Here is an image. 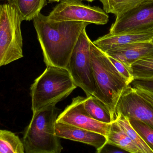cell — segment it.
I'll use <instances>...</instances> for the list:
<instances>
[{
    "instance_id": "cell-7",
    "label": "cell",
    "mask_w": 153,
    "mask_h": 153,
    "mask_svg": "<svg viewBox=\"0 0 153 153\" xmlns=\"http://www.w3.org/2000/svg\"><path fill=\"white\" fill-rule=\"evenodd\" d=\"M47 17L56 21H73L97 25L107 24L109 18L100 7L86 5L80 0H62Z\"/></svg>"
},
{
    "instance_id": "cell-18",
    "label": "cell",
    "mask_w": 153,
    "mask_h": 153,
    "mask_svg": "<svg viewBox=\"0 0 153 153\" xmlns=\"http://www.w3.org/2000/svg\"><path fill=\"white\" fill-rule=\"evenodd\" d=\"M22 141L10 131L0 129V153H24Z\"/></svg>"
},
{
    "instance_id": "cell-9",
    "label": "cell",
    "mask_w": 153,
    "mask_h": 153,
    "mask_svg": "<svg viewBox=\"0 0 153 153\" xmlns=\"http://www.w3.org/2000/svg\"><path fill=\"white\" fill-rule=\"evenodd\" d=\"M119 114L143 122L153 128V107L130 84L123 91L117 103L115 116Z\"/></svg>"
},
{
    "instance_id": "cell-5",
    "label": "cell",
    "mask_w": 153,
    "mask_h": 153,
    "mask_svg": "<svg viewBox=\"0 0 153 153\" xmlns=\"http://www.w3.org/2000/svg\"><path fill=\"white\" fill-rule=\"evenodd\" d=\"M22 22L14 7L0 4V67L23 57Z\"/></svg>"
},
{
    "instance_id": "cell-19",
    "label": "cell",
    "mask_w": 153,
    "mask_h": 153,
    "mask_svg": "<svg viewBox=\"0 0 153 153\" xmlns=\"http://www.w3.org/2000/svg\"><path fill=\"white\" fill-rule=\"evenodd\" d=\"M150 0H100L106 13L116 16L122 14Z\"/></svg>"
},
{
    "instance_id": "cell-3",
    "label": "cell",
    "mask_w": 153,
    "mask_h": 153,
    "mask_svg": "<svg viewBox=\"0 0 153 153\" xmlns=\"http://www.w3.org/2000/svg\"><path fill=\"white\" fill-rule=\"evenodd\" d=\"M77 87L66 68L47 66L30 87L33 113L56 105Z\"/></svg>"
},
{
    "instance_id": "cell-17",
    "label": "cell",
    "mask_w": 153,
    "mask_h": 153,
    "mask_svg": "<svg viewBox=\"0 0 153 153\" xmlns=\"http://www.w3.org/2000/svg\"><path fill=\"white\" fill-rule=\"evenodd\" d=\"M115 120L140 150L141 153H153V151L132 126L127 117L121 114L115 116Z\"/></svg>"
},
{
    "instance_id": "cell-23",
    "label": "cell",
    "mask_w": 153,
    "mask_h": 153,
    "mask_svg": "<svg viewBox=\"0 0 153 153\" xmlns=\"http://www.w3.org/2000/svg\"><path fill=\"white\" fill-rule=\"evenodd\" d=\"M130 84L132 87H141L153 91V76L144 79H134Z\"/></svg>"
},
{
    "instance_id": "cell-27",
    "label": "cell",
    "mask_w": 153,
    "mask_h": 153,
    "mask_svg": "<svg viewBox=\"0 0 153 153\" xmlns=\"http://www.w3.org/2000/svg\"><path fill=\"white\" fill-rule=\"evenodd\" d=\"M152 41V43H153V38L152 39V41Z\"/></svg>"
},
{
    "instance_id": "cell-14",
    "label": "cell",
    "mask_w": 153,
    "mask_h": 153,
    "mask_svg": "<svg viewBox=\"0 0 153 153\" xmlns=\"http://www.w3.org/2000/svg\"><path fill=\"white\" fill-rule=\"evenodd\" d=\"M107 139L108 144L117 147L128 152L141 153L137 146L115 119L111 124Z\"/></svg>"
},
{
    "instance_id": "cell-26",
    "label": "cell",
    "mask_w": 153,
    "mask_h": 153,
    "mask_svg": "<svg viewBox=\"0 0 153 153\" xmlns=\"http://www.w3.org/2000/svg\"><path fill=\"white\" fill-rule=\"evenodd\" d=\"M85 1H88L92 2L93 1H94V0H85Z\"/></svg>"
},
{
    "instance_id": "cell-15",
    "label": "cell",
    "mask_w": 153,
    "mask_h": 153,
    "mask_svg": "<svg viewBox=\"0 0 153 153\" xmlns=\"http://www.w3.org/2000/svg\"><path fill=\"white\" fill-rule=\"evenodd\" d=\"M83 104L88 115L97 121L111 124L115 119L107 105L93 95L85 98Z\"/></svg>"
},
{
    "instance_id": "cell-10",
    "label": "cell",
    "mask_w": 153,
    "mask_h": 153,
    "mask_svg": "<svg viewBox=\"0 0 153 153\" xmlns=\"http://www.w3.org/2000/svg\"><path fill=\"white\" fill-rule=\"evenodd\" d=\"M84 99L81 96L74 98L71 104L58 116L56 122L70 124L107 137L111 124L102 123L90 116L84 108Z\"/></svg>"
},
{
    "instance_id": "cell-8",
    "label": "cell",
    "mask_w": 153,
    "mask_h": 153,
    "mask_svg": "<svg viewBox=\"0 0 153 153\" xmlns=\"http://www.w3.org/2000/svg\"><path fill=\"white\" fill-rule=\"evenodd\" d=\"M153 31V0L116 16L108 34L143 33Z\"/></svg>"
},
{
    "instance_id": "cell-1",
    "label": "cell",
    "mask_w": 153,
    "mask_h": 153,
    "mask_svg": "<svg viewBox=\"0 0 153 153\" xmlns=\"http://www.w3.org/2000/svg\"><path fill=\"white\" fill-rule=\"evenodd\" d=\"M33 22L45 64L64 68L67 66L81 31L90 24L52 20L41 13Z\"/></svg>"
},
{
    "instance_id": "cell-4",
    "label": "cell",
    "mask_w": 153,
    "mask_h": 153,
    "mask_svg": "<svg viewBox=\"0 0 153 153\" xmlns=\"http://www.w3.org/2000/svg\"><path fill=\"white\" fill-rule=\"evenodd\" d=\"M59 110L56 105L33 113L23 133L22 142L26 153H60L63 148L56 136L55 124Z\"/></svg>"
},
{
    "instance_id": "cell-20",
    "label": "cell",
    "mask_w": 153,
    "mask_h": 153,
    "mask_svg": "<svg viewBox=\"0 0 153 153\" xmlns=\"http://www.w3.org/2000/svg\"><path fill=\"white\" fill-rule=\"evenodd\" d=\"M134 79L153 76V55L141 57L131 66Z\"/></svg>"
},
{
    "instance_id": "cell-21",
    "label": "cell",
    "mask_w": 153,
    "mask_h": 153,
    "mask_svg": "<svg viewBox=\"0 0 153 153\" xmlns=\"http://www.w3.org/2000/svg\"><path fill=\"white\" fill-rule=\"evenodd\" d=\"M128 119L133 128L153 151V128L143 122L135 119Z\"/></svg>"
},
{
    "instance_id": "cell-2",
    "label": "cell",
    "mask_w": 153,
    "mask_h": 153,
    "mask_svg": "<svg viewBox=\"0 0 153 153\" xmlns=\"http://www.w3.org/2000/svg\"><path fill=\"white\" fill-rule=\"evenodd\" d=\"M91 55L95 86L93 96L107 105L115 119L117 103L130 84L119 72L106 53L91 40Z\"/></svg>"
},
{
    "instance_id": "cell-13",
    "label": "cell",
    "mask_w": 153,
    "mask_h": 153,
    "mask_svg": "<svg viewBox=\"0 0 153 153\" xmlns=\"http://www.w3.org/2000/svg\"><path fill=\"white\" fill-rule=\"evenodd\" d=\"M153 31L143 33H126L118 35H107L93 41L103 52L134 42L152 41Z\"/></svg>"
},
{
    "instance_id": "cell-12",
    "label": "cell",
    "mask_w": 153,
    "mask_h": 153,
    "mask_svg": "<svg viewBox=\"0 0 153 153\" xmlns=\"http://www.w3.org/2000/svg\"><path fill=\"white\" fill-rule=\"evenodd\" d=\"M105 53L131 67L132 65L139 58L153 55V43L151 41L134 42Z\"/></svg>"
},
{
    "instance_id": "cell-6",
    "label": "cell",
    "mask_w": 153,
    "mask_h": 153,
    "mask_svg": "<svg viewBox=\"0 0 153 153\" xmlns=\"http://www.w3.org/2000/svg\"><path fill=\"white\" fill-rule=\"evenodd\" d=\"M85 28L79 35L66 68L76 86L88 96L94 95L95 86L91 60V40Z\"/></svg>"
},
{
    "instance_id": "cell-11",
    "label": "cell",
    "mask_w": 153,
    "mask_h": 153,
    "mask_svg": "<svg viewBox=\"0 0 153 153\" xmlns=\"http://www.w3.org/2000/svg\"><path fill=\"white\" fill-rule=\"evenodd\" d=\"M55 131L56 136L60 138L91 146L97 153H100L108 141L107 137L101 134L62 122H56Z\"/></svg>"
},
{
    "instance_id": "cell-22",
    "label": "cell",
    "mask_w": 153,
    "mask_h": 153,
    "mask_svg": "<svg viewBox=\"0 0 153 153\" xmlns=\"http://www.w3.org/2000/svg\"><path fill=\"white\" fill-rule=\"evenodd\" d=\"M108 57L111 61L113 65L117 69L119 72L128 82L129 84L134 80L133 75V71L131 67H128L122 62L108 55Z\"/></svg>"
},
{
    "instance_id": "cell-25",
    "label": "cell",
    "mask_w": 153,
    "mask_h": 153,
    "mask_svg": "<svg viewBox=\"0 0 153 153\" xmlns=\"http://www.w3.org/2000/svg\"><path fill=\"white\" fill-rule=\"evenodd\" d=\"M49 2H59L61 0H48Z\"/></svg>"
},
{
    "instance_id": "cell-16",
    "label": "cell",
    "mask_w": 153,
    "mask_h": 153,
    "mask_svg": "<svg viewBox=\"0 0 153 153\" xmlns=\"http://www.w3.org/2000/svg\"><path fill=\"white\" fill-rule=\"evenodd\" d=\"M14 7L22 20H33L47 4V0H8V3Z\"/></svg>"
},
{
    "instance_id": "cell-24",
    "label": "cell",
    "mask_w": 153,
    "mask_h": 153,
    "mask_svg": "<svg viewBox=\"0 0 153 153\" xmlns=\"http://www.w3.org/2000/svg\"><path fill=\"white\" fill-rule=\"evenodd\" d=\"M137 92L153 107V91L139 87H133Z\"/></svg>"
}]
</instances>
